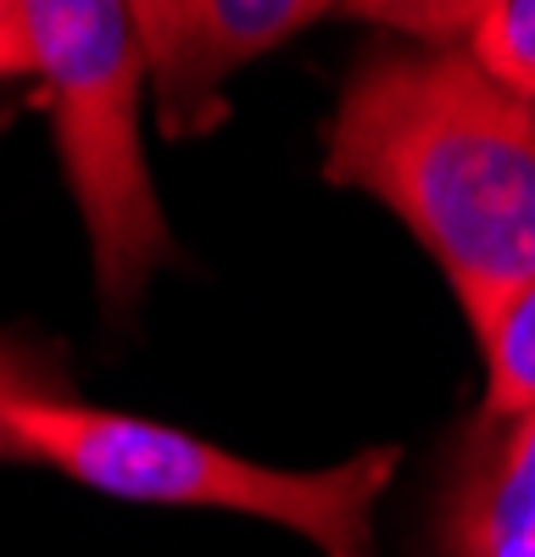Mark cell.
<instances>
[{
  "instance_id": "obj_1",
  "label": "cell",
  "mask_w": 535,
  "mask_h": 557,
  "mask_svg": "<svg viewBox=\"0 0 535 557\" xmlns=\"http://www.w3.org/2000/svg\"><path fill=\"white\" fill-rule=\"evenodd\" d=\"M324 178L390 207L469 323L535 273V107L463 45H374L340 84Z\"/></svg>"
},
{
  "instance_id": "obj_2",
  "label": "cell",
  "mask_w": 535,
  "mask_h": 557,
  "mask_svg": "<svg viewBox=\"0 0 535 557\" xmlns=\"http://www.w3.org/2000/svg\"><path fill=\"white\" fill-rule=\"evenodd\" d=\"M28 462H45L101 496L146 507H217L296 530L319 557H380L374 507L401 451L374 446L329 469H268L157 418L107 412L84 401H34L17 412Z\"/></svg>"
},
{
  "instance_id": "obj_3",
  "label": "cell",
  "mask_w": 535,
  "mask_h": 557,
  "mask_svg": "<svg viewBox=\"0 0 535 557\" xmlns=\"http://www.w3.org/2000/svg\"><path fill=\"white\" fill-rule=\"evenodd\" d=\"M45 117L62 178L84 218L101 307L123 323L140 307L151 273L178 262L157 178L140 146L146 62L128 7L117 0H23Z\"/></svg>"
},
{
  "instance_id": "obj_4",
  "label": "cell",
  "mask_w": 535,
  "mask_h": 557,
  "mask_svg": "<svg viewBox=\"0 0 535 557\" xmlns=\"http://www.w3.org/2000/svg\"><path fill=\"white\" fill-rule=\"evenodd\" d=\"M319 17H329L319 0H134L128 23L162 128L173 139L212 134L229 112V78Z\"/></svg>"
},
{
  "instance_id": "obj_5",
  "label": "cell",
  "mask_w": 535,
  "mask_h": 557,
  "mask_svg": "<svg viewBox=\"0 0 535 557\" xmlns=\"http://www.w3.org/2000/svg\"><path fill=\"white\" fill-rule=\"evenodd\" d=\"M440 541L452 557H535V412L480 418L440 502Z\"/></svg>"
},
{
  "instance_id": "obj_6",
  "label": "cell",
  "mask_w": 535,
  "mask_h": 557,
  "mask_svg": "<svg viewBox=\"0 0 535 557\" xmlns=\"http://www.w3.org/2000/svg\"><path fill=\"white\" fill-rule=\"evenodd\" d=\"M480 357H485V407L480 418L502 424V418L535 412V273L513 296L490 307L480 323Z\"/></svg>"
},
{
  "instance_id": "obj_7",
  "label": "cell",
  "mask_w": 535,
  "mask_h": 557,
  "mask_svg": "<svg viewBox=\"0 0 535 557\" xmlns=\"http://www.w3.org/2000/svg\"><path fill=\"white\" fill-rule=\"evenodd\" d=\"M34 401H78L67 357L23 330H0V462H28L17 441V412Z\"/></svg>"
},
{
  "instance_id": "obj_8",
  "label": "cell",
  "mask_w": 535,
  "mask_h": 557,
  "mask_svg": "<svg viewBox=\"0 0 535 557\" xmlns=\"http://www.w3.org/2000/svg\"><path fill=\"white\" fill-rule=\"evenodd\" d=\"M463 51L502 89L535 107V0H490L480 7Z\"/></svg>"
},
{
  "instance_id": "obj_9",
  "label": "cell",
  "mask_w": 535,
  "mask_h": 557,
  "mask_svg": "<svg viewBox=\"0 0 535 557\" xmlns=\"http://www.w3.org/2000/svg\"><path fill=\"white\" fill-rule=\"evenodd\" d=\"M23 73H34L23 0H0V78H23Z\"/></svg>"
}]
</instances>
